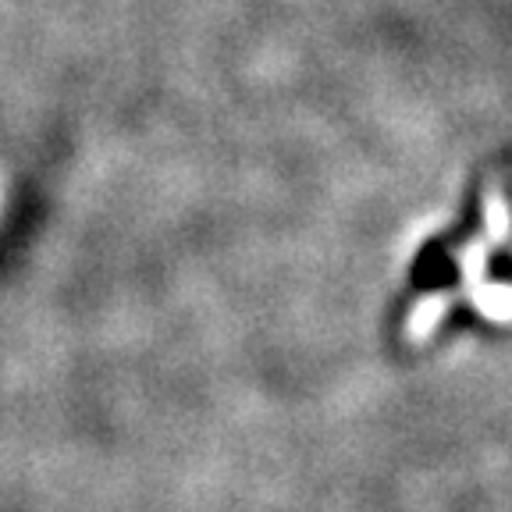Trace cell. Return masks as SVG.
Here are the masks:
<instances>
[{
    "mask_svg": "<svg viewBox=\"0 0 512 512\" xmlns=\"http://www.w3.org/2000/svg\"><path fill=\"white\" fill-rule=\"evenodd\" d=\"M413 288L416 292H424V288H445L448 281L456 278V267H452V260L445 256V249H441V242H431V246L420 249V256H416L413 264Z\"/></svg>",
    "mask_w": 512,
    "mask_h": 512,
    "instance_id": "6da1fadb",
    "label": "cell"
}]
</instances>
